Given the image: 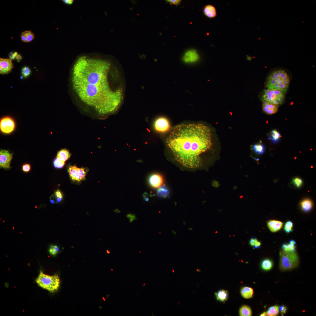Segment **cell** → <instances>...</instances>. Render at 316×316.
<instances>
[{
	"instance_id": "cell-29",
	"label": "cell",
	"mask_w": 316,
	"mask_h": 316,
	"mask_svg": "<svg viewBox=\"0 0 316 316\" xmlns=\"http://www.w3.org/2000/svg\"><path fill=\"white\" fill-rule=\"evenodd\" d=\"M31 71L30 68L28 66H24L21 69V73L22 76L24 78H27L30 74Z\"/></svg>"
},
{
	"instance_id": "cell-21",
	"label": "cell",
	"mask_w": 316,
	"mask_h": 316,
	"mask_svg": "<svg viewBox=\"0 0 316 316\" xmlns=\"http://www.w3.org/2000/svg\"><path fill=\"white\" fill-rule=\"evenodd\" d=\"M269 139L272 142L276 143L279 141L280 137V133L276 130H272L269 135Z\"/></svg>"
},
{
	"instance_id": "cell-28",
	"label": "cell",
	"mask_w": 316,
	"mask_h": 316,
	"mask_svg": "<svg viewBox=\"0 0 316 316\" xmlns=\"http://www.w3.org/2000/svg\"><path fill=\"white\" fill-rule=\"evenodd\" d=\"M65 162L59 158L56 157V158L53 162V164L55 168L61 169L62 168L64 165Z\"/></svg>"
},
{
	"instance_id": "cell-34",
	"label": "cell",
	"mask_w": 316,
	"mask_h": 316,
	"mask_svg": "<svg viewBox=\"0 0 316 316\" xmlns=\"http://www.w3.org/2000/svg\"><path fill=\"white\" fill-rule=\"evenodd\" d=\"M31 169L30 166V164H25L23 165L22 167L23 170L25 172H28Z\"/></svg>"
},
{
	"instance_id": "cell-49",
	"label": "cell",
	"mask_w": 316,
	"mask_h": 316,
	"mask_svg": "<svg viewBox=\"0 0 316 316\" xmlns=\"http://www.w3.org/2000/svg\"><path fill=\"white\" fill-rule=\"evenodd\" d=\"M143 284V285H143V286H144V285H145V283H144V284Z\"/></svg>"
},
{
	"instance_id": "cell-12",
	"label": "cell",
	"mask_w": 316,
	"mask_h": 316,
	"mask_svg": "<svg viewBox=\"0 0 316 316\" xmlns=\"http://www.w3.org/2000/svg\"><path fill=\"white\" fill-rule=\"evenodd\" d=\"M154 128L158 131L163 132L167 130L169 127V124L168 120L164 117H160L155 121L154 124Z\"/></svg>"
},
{
	"instance_id": "cell-14",
	"label": "cell",
	"mask_w": 316,
	"mask_h": 316,
	"mask_svg": "<svg viewBox=\"0 0 316 316\" xmlns=\"http://www.w3.org/2000/svg\"><path fill=\"white\" fill-rule=\"evenodd\" d=\"M283 225L282 222L276 220H269L267 222L269 229L272 232L278 231L282 228Z\"/></svg>"
},
{
	"instance_id": "cell-11",
	"label": "cell",
	"mask_w": 316,
	"mask_h": 316,
	"mask_svg": "<svg viewBox=\"0 0 316 316\" xmlns=\"http://www.w3.org/2000/svg\"><path fill=\"white\" fill-rule=\"evenodd\" d=\"M199 56L194 49L187 51L184 54L183 58V61L187 63H191L197 62L199 59Z\"/></svg>"
},
{
	"instance_id": "cell-42",
	"label": "cell",
	"mask_w": 316,
	"mask_h": 316,
	"mask_svg": "<svg viewBox=\"0 0 316 316\" xmlns=\"http://www.w3.org/2000/svg\"><path fill=\"white\" fill-rule=\"evenodd\" d=\"M261 243L258 241L255 245L254 246L256 248H259L260 246Z\"/></svg>"
},
{
	"instance_id": "cell-35",
	"label": "cell",
	"mask_w": 316,
	"mask_h": 316,
	"mask_svg": "<svg viewBox=\"0 0 316 316\" xmlns=\"http://www.w3.org/2000/svg\"><path fill=\"white\" fill-rule=\"evenodd\" d=\"M279 310L281 315H283V314L286 313L287 311V308L285 305H282L279 307Z\"/></svg>"
},
{
	"instance_id": "cell-44",
	"label": "cell",
	"mask_w": 316,
	"mask_h": 316,
	"mask_svg": "<svg viewBox=\"0 0 316 316\" xmlns=\"http://www.w3.org/2000/svg\"><path fill=\"white\" fill-rule=\"evenodd\" d=\"M51 246L53 248L55 249L58 252L59 251V248L58 246L54 245H51Z\"/></svg>"
},
{
	"instance_id": "cell-13",
	"label": "cell",
	"mask_w": 316,
	"mask_h": 316,
	"mask_svg": "<svg viewBox=\"0 0 316 316\" xmlns=\"http://www.w3.org/2000/svg\"><path fill=\"white\" fill-rule=\"evenodd\" d=\"M262 101L263 110L266 114L271 115L277 111L279 105L270 103L265 101Z\"/></svg>"
},
{
	"instance_id": "cell-23",
	"label": "cell",
	"mask_w": 316,
	"mask_h": 316,
	"mask_svg": "<svg viewBox=\"0 0 316 316\" xmlns=\"http://www.w3.org/2000/svg\"><path fill=\"white\" fill-rule=\"evenodd\" d=\"M296 242L293 240H291L289 243L284 244L282 245V250L286 252H292L295 250Z\"/></svg>"
},
{
	"instance_id": "cell-17",
	"label": "cell",
	"mask_w": 316,
	"mask_h": 316,
	"mask_svg": "<svg viewBox=\"0 0 316 316\" xmlns=\"http://www.w3.org/2000/svg\"><path fill=\"white\" fill-rule=\"evenodd\" d=\"M241 293L242 296L244 298L248 299L251 298L253 294V290L252 288L245 286L241 288Z\"/></svg>"
},
{
	"instance_id": "cell-48",
	"label": "cell",
	"mask_w": 316,
	"mask_h": 316,
	"mask_svg": "<svg viewBox=\"0 0 316 316\" xmlns=\"http://www.w3.org/2000/svg\"><path fill=\"white\" fill-rule=\"evenodd\" d=\"M50 201L51 203L52 204H53L54 203V201L53 200H51Z\"/></svg>"
},
{
	"instance_id": "cell-20",
	"label": "cell",
	"mask_w": 316,
	"mask_h": 316,
	"mask_svg": "<svg viewBox=\"0 0 316 316\" xmlns=\"http://www.w3.org/2000/svg\"><path fill=\"white\" fill-rule=\"evenodd\" d=\"M217 299L221 301L226 300L228 298V293L226 291L221 290L215 293Z\"/></svg>"
},
{
	"instance_id": "cell-10",
	"label": "cell",
	"mask_w": 316,
	"mask_h": 316,
	"mask_svg": "<svg viewBox=\"0 0 316 316\" xmlns=\"http://www.w3.org/2000/svg\"><path fill=\"white\" fill-rule=\"evenodd\" d=\"M13 68V64L10 59H0V73L2 74H7L10 72Z\"/></svg>"
},
{
	"instance_id": "cell-39",
	"label": "cell",
	"mask_w": 316,
	"mask_h": 316,
	"mask_svg": "<svg viewBox=\"0 0 316 316\" xmlns=\"http://www.w3.org/2000/svg\"><path fill=\"white\" fill-rule=\"evenodd\" d=\"M55 196L57 198H62V194L61 191L59 190H57L55 192Z\"/></svg>"
},
{
	"instance_id": "cell-27",
	"label": "cell",
	"mask_w": 316,
	"mask_h": 316,
	"mask_svg": "<svg viewBox=\"0 0 316 316\" xmlns=\"http://www.w3.org/2000/svg\"><path fill=\"white\" fill-rule=\"evenodd\" d=\"M26 39V42H31L34 39L33 34L30 31L27 30L23 32L22 33Z\"/></svg>"
},
{
	"instance_id": "cell-22",
	"label": "cell",
	"mask_w": 316,
	"mask_h": 316,
	"mask_svg": "<svg viewBox=\"0 0 316 316\" xmlns=\"http://www.w3.org/2000/svg\"><path fill=\"white\" fill-rule=\"evenodd\" d=\"M252 311L250 307L243 305L239 310V314L241 316H250L252 315Z\"/></svg>"
},
{
	"instance_id": "cell-18",
	"label": "cell",
	"mask_w": 316,
	"mask_h": 316,
	"mask_svg": "<svg viewBox=\"0 0 316 316\" xmlns=\"http://www.w3.org/2000/svg\"><path fill=\"white\" fill-rule=\"evenodd\" d=\"M157 195L160 197L166 198L169 196V190L167 187L164 186L160 187L157 190Z\"/></svg>"
},
{
	"instance_id": "cell-6",
	"label": "cell",
	"mask_w": 316,
	"mask_h": 316,
	"mask_svg": "<svg viewBox=\"0 0 316 316\" xmlns=\"http://www.w3.org/2000/svg\"><path fill=\"white\" fill-rule=\"evenodd\" d=\"M87 171L85 168H78L75 165L70 166L68 169L70 177L72 180L77 182L85 179Z\"/></svg>"
},
{
	"instance_id": "cell-36",
	"label": "cell",
	"mask_w": 316,
	"mask_h": 316,
	"mask_svg": "<svg viewBox=\"0 0 316 316\" xmlns=\"http://www.w3.org/2000/svg\"><path fill=\"white\" fill-rule=\"evenodd\" d=\"M18 55L17 52H11L9 54V57L11 60L14 59Z\"/></svg>"
},
{
	"instance_id": "cell-24",
	"label": "cell",
	"mask_w": 316,
	"mask_h": 316,
	"mask_svg": "<svg viewBox=\"0 0 316 316\" xmlns=\"http://www.w3.org/2000/svg\"><path fill=\"white\" fill-rule=\"evenodd\" d=\"M252 149L256 154H263L265 151V147L261 143H257L253 145Z\"/></svg>"
},
{
	"instance_id": "cell-1",
	"label": "cell",
	"mask_w": 316,
	"mask_h": 316,
	"mask_svg": "<svg viewBox=\"0 0 316 316\" xmlns=\"http://www.w3.org/2000/svg\"><path fill=\"white\" fill-rule=\"evenodd\" d=\"M166 143L176 160L186 167L199 168L200 155L212 146L211 132L201 123H182L172 128Z\"/></svg>"
},
{
	"instance_id": "cell-3",
	"label": "cell",
	"mask_w": 316,
	"mask_h": 316,
	"mask_svg": "<svg viewBox=\"0 0 316 316\" xmlns=\"http://www.w3.org/2000/svg\"><path fill=\"white\" fill-rule=\"evenodd\" d=\"M36 282L39 286L52 293L56 292L60 287V280L58 275L49 276L44 274L42 271H40Z\"/></svg>"
},
{
	"instance_id": "cell-37",
	"label": "cell",
	"mask_w": 316,
	"mask_h": 316,
	"mask_svg": "<svg viewBox=\"0 0 316 316\" xmlns=\"http://www.w3.org/2000/svg\"><path fill=\"white\" fill-rule=\"evenodd\" d=\"M166 1L171 4L177 5L179 4L181 2L180 0H168Z\"/></svg>"
},
{
	"instance_id": "cell-26",
	"label": "cell",
	"mask_w": 316,
	"mask_h": 316,
	"mask_svg": "<svg viewBox=\"0 0 316 316\" xmlns=\"http://www.w3.org/2000/svg\"><path fill=\"white\" fill-rule=\"evenodd\" d=\"M279 307L277 305L270 307L267 312V316H274L277 315L279 312Z\"/></svg>"
},
{
	"instance_id": "cell-40",
	"label": "cell",
	"mask_w": 316,
	"mask_h": 316,
	"mask_svg": "<svg viewBox=\"0 0 316 316\" xmlns=\"http://www.w3.org/2000/svg\"><path fill=\"white\" fill-rule=\"evenodd\" d=\"M143 197L145 201H148L149 200V195L147 193H145L143 194Z\"/></svg>"
},
{
	"instance_id": "cell-38",
	"label": "cell",
	"mask_w": 316,
	"mask_h": 316,
	"mask_svg": "<svg viewBox=\"0 0 316 316\" xmlns=\"http://www.w3.org/2000/svg\"><path fill=\"white\" fill-rule=\"evenodd\" d=\"M258 240L255 238H252L250 241V244L252 246H254Z\"/></svg>"
},
{
	"instance_id": "cell-8",
	"label": "cell",
	"mask_w": 316,
	"mask_h": 316,
	"mask_svg": "<svg viewBox=\"0 0 316 316\" xmlns=\"http://www.w3.org/2000/svg\"><path fill=\"white\" fill-rule=\"evenodd\" d=\"M12 155L7 150H2L0 152V167L4 169L10 167V164Z\"/></svg>"
},
{
	"instance_id": "cell-2",
	"label": "cell",
	"mask_w": 316,
	"mask_h": 316,
	"mask_svg": "<svg viewBox=\"0 0 316 316\" xmlns=\"http://www.w3.org/2000/svg\"><path fill=\"white\" fill-rule=\"evenodd\" d=\"M290 82L289 76L284 71L278 69L272 72L267 78L266 87L267 89L280 90L286 93Z\"/></svg>"
},
{
	"instance_id": "cell-31",
	"label": "cell",
	"mask_w": 316,
	"mask_h": 316,
	"mask_svg": "<svg viewBox=\"0 0 316 316\" xmlns=\"http://www.w3.org/2000/svg\"><path fill=\"white\" fill-rule=\"evenodd\" d=\"M293 182L297 187H300L303 183L302 180L300 178L297 177L294 178L293 180Z\"/></svg>"
},
{
	"instance_id": "cell-46",
	"label": "cell",
	"mask_w": 316,
	"mask_h": 316,
	"mask_svg": "<svg viewBox=\"0 0 316 316\" xmlns=\"http://www.w3.org/2000/svg\"><path fill=\"white\" fill-rule=\"evenodd\" d=\"M62 198H57L56 200L57 202H60L62 200Z\"/></svg>"
},
{
	"instance_id": "cell-32",
	"label": "cell",
	"mask_w": 316,
	"mask_h": 316,
	"mask_svg": "<svg viewBox=\"0 0 316 316\" xmlns=\"http://www.w3.org/2000/svg\"><path fill=\"white\" fill-rule=\"evenodd\" d=\"M126 217L129 219L130 222H131L137 219L136 216L134 214H129L126 215Z\"/></svg>"
},
{
	"instance_id": "cell-15",
	"label": "cell",
	"mask_w": 316,
	"mask_h": 316,
	"mask_svg": "<svg viewBox=\"0 0 316 316\" xmlns=\"http://www.w3.org/2000/svg\"><path fill=\"white\" fill-rule=\"evenodd\" d=\"M205 15L208 18H212L216 15V11L215 8L213 6L208 5L206 6L203 10Z\"/></svg>"
},
{
	"instance_id": "cell-4",
	"label": "cell",
	"mask_w": 316,
	"mask_h": 316,
	"mask_svg": "<svg viewBox=\"0 0 316 316\" xmlns=\"http://www.w3.org/2000/svg\"><path fill=\"white\" fill-rule=\"evenodd\" d=\"M279 267L282 270L296 268L299 263V257L296 250L292 252L281 251L280 253Z\"/></svg>"
},
{
	"instance_id": "cell-45",
	"label": "cell",
	"mask_w": 316,
	"mask_h": 316,
	"mask_svg": "<svg viewBox=\"0 0 316 316\" xmlns=\"http://www.w3.org/2000/svg\"><path fill=\"white\" fill-rule=\"evenodd\" d=\"M260 316H267V312H264L263 313H262L260 315Z\"/></svg>"
},
{
	"instance_id": "cell-30",
	"label": "cell",
	"mask_w": 316,
	"mask_h": 316,
	"mask_svg": "<svg viewBox=\"0 0 316 316\" xmlns=\"http://www.w3.org/2000/svg\"><path fill=\"white\" fill-rule=\"evenodd\" d=\"M293 226V224L292 222L291 221H288L285 224L284 228V230L286 232L289 233L292 230Z\"/></svg>"
},
{
	"instance_id": "cell-9",
	"label": "cell",
	"mask_w": 316,
	"mask_h": 316,
	"mask_svg": "<svg viewBox=\"0 0 316 316\" xmlns=\"http://www.w3.org/2000/svg\"><path fill=\"white\" fill-rule=\"evenodd\" d=\"M148 181L151 186L154 188H157L160 187L163 184L164 179L160 174L154 173L150 176Z\"/></svg>"
},
{
	"instance_id": "cell-16",
	"label": "cell",
	"mask_w": 316,
	"mask_h": 316,
	"mask_svg": "<svg viewBox=\"0 0 316 316\" xmlns=\"http://www.w3.org/2000/svg\"><path fill=\"white\" fill-rule=\"evenodd\" d=\"M71 154L68 150L66 148L63 149L58 152L56 157L66 162L69 159Z\"/></svg>"
},
{
	"instance_id": "cell-47",
	"label": "cell",
	"mask_w": 316,
	"mask_h": 316,
	"mask_svg": "<svg viewBox=\"0 0 316 316\" xmlns=\"http://www.w3.org/2000/svg\"><path fill=\"white\" fill-rule=\"evenodd\" d=\"M247 59L249 60H251V57L249 56H247Z\"/></svg>"
},
{
	"instance_id": "cell-5",
	"label": "cell",
	"mask_w": 316,
	"mask_h": 316,
	"mask_svg": "<svg viewBox=\"0 0 316 316\" xmlns=\"http://www.w3.org/2000/svg\"><path fill=\"white\" fill-rule=\"evenodd\" d=\"M285 94L278 90L265 89L261 97L262 100L270 103L279 105L281 104L285 99Z\"/></svg>"
},
{
	"instance_id": "cell-25",
	"label": "cell",
	"mask_w": 316,
	"mask_h": 316,
	"mask_svg": "<svg viewBox=\"0 0 316 316\" xmlns=\"http://www.w3.org/2000/svg\"><path fill=\"white\" fill-rule=\"evenodd\" d=\"M261 266L263 269L265 270H269L272 268L273 263L270 260L265 259L262 261Z\"/></svg>"
},
{
	"instance_id": "cell-33",
	"label": "cell",
	"mask_w": 316,
	"mask_h": 316,
	"mask_svg": "<svg viewBox=\"0 0 316 316\" xmlns=\"http://www.w3.org/2000/svg\"><path fill=\"white\" fill-rule=\"evenodd\" d=\"M49 253L53 256L56 255L58 252L51 246H50V247L49 250Z\"/></svg>"
},
{
	"instance_id": "cell-19",
	"label": "cell",
	"mask_w": 316,
	"mask_h": 316,
	"mask_svg": "<svg viewBox=\"0 0 316 316\" xmlns=\"http://www.w3.org/2000/svg\"><path fill=\"white\" fill-rule=\"evenodd\" d=\"M300 205L302 210L305 212L310 211L312 207V202L309 199L303 200L300 202Z\"/></svg>"
},
{
	"instance_id": "cell-43",
	"label": "cell",
	"mask_w": 316,
	"mask_h": 316,
	"mask_svg": "<svg viewBox=\"0 0 316 316\" xmlns=\"http://www.w3.org/2000/svg\"><path fill=\"white\" fill-rule=\"evenodd\" d=\"M22 59V57L21 56L20 54H18L16 57V60L19 62Z\"/></svg>"
},
{
	"instance_id": "cell-41",
	"label": "cell",
	"mask_w": 316,
	"mask_h": 316,
	"mask_svg": "<svg viewBox=\"0 0 316 316\" xmlns=\"http://www.w3.org/2000/svg\"><path fill=\"white\" fill-rule=\"evenodd\" d=\"M63 1L65 4L68 5L72 4L74 2V0H63Z\"/></svg>"
},
{
	"instance_id": "cell-7",
	"label": "cell",
	"mask_w": 316,
	"mask_h": 316,
	"mask_svg": "<svg viewBox=\"0 0 316 316\" xmlns=\"http://www.w3.org/2000/svg\"><path fill=\"white\" fill-rule=\"evenodd\" d=\"M15 126L14 121L10 117H4L0 120V129L3 133L6 134L11 133L14 130Z\"/></svg>"
}]
</instances>
